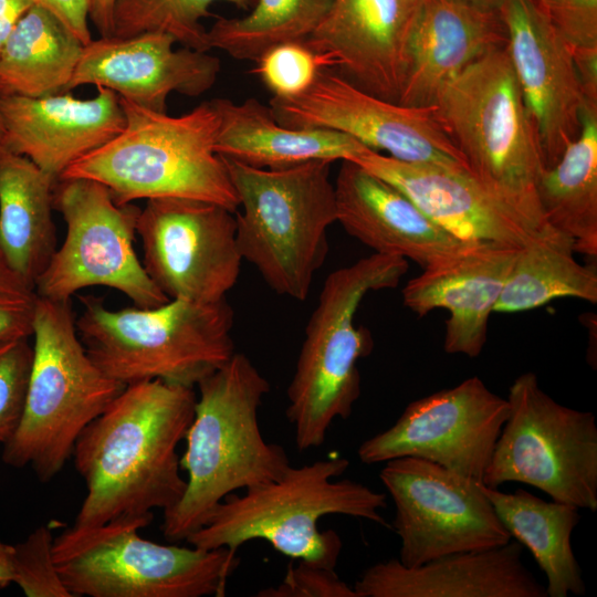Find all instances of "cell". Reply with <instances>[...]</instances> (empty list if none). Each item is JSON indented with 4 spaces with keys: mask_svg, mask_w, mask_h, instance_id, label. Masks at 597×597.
Returning <instances> with one entry per match:
<instances>
[{
    "mask_svg": "<svg viewBox=\"0 0 597 597\" xmlns=\"http://www.w3.org/2000/svg\"><path fill=\"white\" fill-rule=\"evenodd\" d=\"M195 388L159 379L127 385L78 436L72 452L86 485L73 527L148 517L186 489L177 447L193 419Z\"/></svg>",
    "mask_w": 597,
    "mask_h": 597,
    "instance_id": "obj_1",
    "label": "cell"
},
{
    "mask_svg": "<svg viewBox=\"0 0 597 597\" xmlns=\"http://www.w3.org/2000/svg\"><path fill=\"white\" fill-rule=\"evenodd\" d=\"M196 387L193 419L180 468L187 473L179 502L164 512L168 541L185 540L235 490L283 475L291 467L283 447L264 440L259 409L270 384L250 358L234 353Z\"/></svg>",
    "mask_w": 597,
    "mask_h": 597,
    "instance_id": "obj_2",
    "label": "cell"
},
{
    "mask_svg": "<svg viewBox=\"0 0 597 597\" xmlns=\"http://www.w3.org/2000/svg\"><path fill=\"white\" fill-rule=\"evenodd\" d=\"M348 467L342 457L291 465L243 495H227L186 541L202 549L238 552L244 543L263 540L287 557L335 569L342 540L333 530L322 532L320 519L341 514L389 527L380 514L387 506L385 493L348 479L334 480Z\"/></svg>",
    "mask_w": 597,
    "mask_h": 597,
    "instance_id": "obj_3",
    "label": "cell"
},
{
    "mask_svg": "<svg viewBox=\"0 0 597 597\" xmlns=\"http://www.w3.org/2000/svg\"><path fill=\"white\" fill-rule=\"evenodd\" d=\"M123 130L84 155L60 178L103 184L118 205L140 199L187 198L239 206L223 158L216 151L219 115L211 101L179 116L119 97Z\"/></svg>",
    "mask_w": 597,
    "mask_h": 597,
    "instance_id": "obj_4",
    "label": "cell"
},
{
    "mask_svg": "<svg viewBox=\"0 0 597 597\" xmlns=\"http://www.w3.org/2000/svg\"><path fill=\"white\" fill-rule=\"evenodd\" d=\"M434 111L468 171L532 227L555 231L541 210L537 186L546 165L506 44L448 82Z\"/></svg>",
    "mask_w": 597,
    "mask_h": 597,
    "instance_id": "obj_5",
    "label": "cell"
},
{
    "mask_svg": "<svg viewBox=\"0 0 597 597\" xmlns=\"http://www.w3.org/2000/svg\"><path fill=\"white\" fill-rule=\"evenodd\" d=\"M408 268L402 258L374 253L326 277L286 391L298 451L322 446L333 421L352 415L360 395L357 363L373 349L356 312L369 292L396 287Z\"/></svg>",
    "mask_w": 597,
    "mask_h": 597,
    "instance_id": "obj_6",
    "label": "cell"
},
{
    "mask_svg": "<svg viewBox=\"0 0 597 597\" xmlns=\"http://www.w3.org/2000/svg\"><path fill=\"white\" fill-rule=\"evenodd\" d=\"M238 197L237 244L277 294L304 301L336 222L331 161L265 169L223 158Z\"/></svg>",
    "mask_w": 597,
    "mask_h": 597,
    "instance_id": "obj_7",
    "label": "cell"
},
{
    "mask_svg": "<svg viewBox=\"0 0 597 597\" xmlns=\"http://www.w3.org/2000/svg\"><path fill=\"white\" fill-rule=\"evenodd\" d=\"M233 311L214 303L169 298L151 307L109 310L88 298L76 318L93 362L127 386L159 379L195 388L235 353Z\"/></svg>",
    "mask_w": 597,
    "mask_h": 597,
    "instance_id": "obj_8",
    "label": "cell"
},
{
    "mask_svg": "<svg viewBox=\"0 0 597 597\" xmlns=\"http://www.w3.org/2000/svg\"><path fill=\"white\" fill-rule=\"evenodd\" d=\"M32 337L24 409L14 434L3 444L2 461L31 467L40 481L48 482L72 457L85 427L126 386L107 376L87 354L71 300L39 296Z\"/></svg>",
    "mask_w": 597,
    "mask_h": 597,
    "instance_id": "obj_9",
    "label": "cell"
},
{
    "mask_svg": "<svg viewBox=\"0 0 597 597\" xmlns=\"http://www.w3.org/2000/svg\"><path fill=\"white\" fill-rule=\"evenodd\" d=\"M153 520L126 517L69 527L53 540V561L72 597L224 596L240 558L229 548L165 545L139 535Z\"/></svg>",
    "mask_w": 597,
    "mask_h": 597,
    "instance_id": "obj_10",
    "label": "cell"
},
{
    "mask_svg": "<svg viewBox=\"0 0 597 597\" xmlns=\"http://www.w3.org/2000/svg\"><path fill=\"white\" fill-rule=\"evenodd\" d=\"M509 416L482 484L534 486L553 501L597 510V426L590 411L563 406L527 371L514 379Z\"/></svg>",
    "mask_w": 597,
    "mask_h": 597,
    "instance_id": "obj_11",
    "label": "cell"
},
{
    "mask_svg": "<svg viewBox=\"0 0 597 597\" xmlns=\"http://www.w3.org/2000/svg\"><path fill=\"white\" fill-rule=\"evenodd\" d=\"M53 205L66 233L34 284L40 297L67 301L83 289L106 286L140 307L169 300L134 248L139 208L118 205L103 184L87 178H60Z\"/></svg>",
    "mask_w": 597,
    "mask_h": 597,
    "instance_id": "obj_12",
    "label": "cell"
},
{
    "mask_svg": "<svg viewBox=\"0 0 597 597\" xmlns=\"http://www.w3.org/2000/svg\"><path fill=\"white\" fill-rule=\"evenodd\" d=\"M379 478L394 502L398 561L407 567L511 540L481 482L416 457L386 461Z\"/></svg>",
    "mask_w": 597,
    "mask_h": 597,
    "instance_id": "obj_13",
    "label": "cell"
},
{
    "mask_svg": "<svg viewBox=\"0 0 597 597\" xmlns=\"http://www.w3.org/2000/svg\"><path fill=\"white\" fill-rule=\"evenodd\" d=\"M136 234L142 263L168 298L214 303L227 298L238 282L242 256L234 213L187 198L146 200Z\"/></svg>",
    "mask_w": 597,
    "mask_h": 597,
    "instance_id": "obj_14",
    "label": "cell"
},
{
    "mask_svg": "<svg viewBox=\"0 0 597 597\" xmlns=\"http://www.w3.org/2000/svg\"><path fill=\"white\" fill-rule=\"evenodd\" d=\"M269 107L286 127L337 130L404 161L465 167L434 106H406L380 98L331 67H323L303 93L272 97Z\"/></svg>",
    "mask_w": 597,
    "mask_h": 597,
    "instance_id": "obj_15",
    "label": "cell"
},
{
    "mask_svg": "<svg viewBox=\"0 0 597 597\" xmlns=\"http://www.w3.org/2000/svg\"><path fill=\"white\" fill-rule=\"evenodd\" d=\"M507 416L506 398L470 377L411 401L392 426L363 441L357 455L366 464L416 457L482 483Z\"/></svg>",
    "mask_w": 597,
    "mask_h": 597,
    "instance_id": "obj_16",
    "label": "cell"
},
{
    "mask_svg": "<svg viewBox=\"0 0 597 597\" xmlns=\"http://www.w3.org/2000/svg\"><path fill=\"white\" fill-rule=\"evenodd\" d=\"M499 13L510 61L549 168L580 132L584 98L573 53L537 0H504Z\"/></svg>",
    "mask_w": 597,
    "mask_h": 597,
    "instance_id": "obj_17",
    "label": "cell"
},
{
    "mask_svg": "<svg viewBox=\"0 0 597 597\" xmlns=\"http://www.w3.org/2000/svg\"><path fill=\"white\" fill-rule=\"evenodd\" d=\"M423 0H334L304 41L327 66L380 98L397 102L411 31Z\"/></svg>",
    "mask_w": 597,
    "mask_h": 597,
    "instance_id": "obj_18",
    "label": "cell"
},
{
    "mask_svg": "<svg viewBox=\"0 0 597 597\" xmlns=\"http://www.w3.org/2000/svg\"><path fill=\"white\" fill-rule=\"evenodd\" d=\"M352 161L396 187L428 218L460 240L522 248L536 239L561 234L532 227L494 198L463 166L409 163L369 148Z\"/></svg>",
    "mask_w": 597,
    "mask_h": 597,
    "instance_id": "obj_19",
    "label": "cell"
},
{
    "mask_svg": "<svg viewBox=\"0 0 597 597\" xmlns=\"http://www.w3.org/2000/svg\"><path fill=\"white\" fill-rule=\"evenodd\" d=\"M175 43L159 32L92 39L83 46L69 91L102 86L142 107L166 112L171 93L199 96L212 87L221 69L208 51L176 50Z\"/></svg>",
    "mask_w": 597,
    "mask_h": 597,
    "instance_id": "obj_20",
    "label": "cell"
},
{
    "mask_svg": "<svg viewBox=\"0 0 597 597\" xmlns=\"http://www.w3.org/2000/svg\"><path fill=\"white\" fill-rule=\"evenodd\" d=\"M96 88L97 94L86 100L67 92L0 97V144L60 179L70 165L106 144L125 126L119 96L106 87Z\"/></svg>",
    "mask_w": 597,
    "mask_h": 597,
    "instance_id": "obj_21",
    "label": "cell"
},
{
    "mask_svg": "<svg viewBox=\"0 0 597 597\" xmlns=\"http://www.w3.org/2000/svg\"><path fill=\"white\" fill-rule=\"evenodd\" d=\"M520 248L476 243L423 268L402 289L407 308L422 317L437 308L449 313L444 352L478 357L488 338V324Z\"/></svg>",
    "mask_w": 597,
    "mask_h": 597,
    "instance_id": "obj_22",
    "label": "cell"
},
{
    "mask_svg": "<svg viewBox=\"0 0 597 597\" xmlns=\"http://www.w3.org/2000/svg\"><path fill=\"white\" fill-rule=\"evenodd\" d=\"M336 222L375 253L422 269L476 243L458 239L428 218L406 195L352 160H342L334 182Z\"/></svg>",
    "mask_w": 597,
    "mask_h": 597,
    "instance_id": "obj_23",
    "label": "cell"
},
{
    "mask_svg": "<svg viewBox=\"0 0 597 597\" xmlns=\"http://www.w3.org/2000/svg\"><path fill=\"white\" fill-rule=\"evenodd\" d=\"M357 597H547L522 561V545L448 554L415 567L379 562L356 580Z\"/></svg>",
    "mask_w": 597,
    "mask_h": 597,
    "instance_id": "obj_24",
    "label": "cell"
},
{
    "mask_svg": "<svg viewBox=\"0 0 597 597\" xmlns=\"http://www.w3.org/2000/svg\"><path fill=\"white\" fill-rule=\"evenodd\" d=\"M506 44L500 13L464 0H423L398 103L431 107L442 87L488 51Z\"/></svg>",
    "mask_w": 597,
    "mask_h": 597,
    "instance_id": "obj_25",
    "label": "cell"
},
{
    "mask_svg": "<svg viewBox=\"0 0 597 597\" xmlns=\"http://www.w3.org/2000/svg\"><path fill=\"white\" fill-rule=\"evenodd\" d=\"M212 103L219 115L216 151L247 166L281 169L316 160H353L367 149L337 130L283 126L256 98Z\"/></svg>",
    "mask_w": 597,
    "mask_h": 597,
    "instance_id": "obj_26",
    "label": "cell"
},
{
    "mask_svg": "<svg viewBox=\"0 0 597 597\" xmlns=\"http://www.w3.org/2000/svg\"><path fill=\"white\" fill-rule=\"evenodd\" d=\"M59 179L0 144V252L33 285L54 254Z\"/></svg>",
    "mask_w": 597,
    "mask_h": 597,
    "instance_id": "obj_27",
    "label": "cell"
},
{
    "mask_svg": "<svg viewBox=\"0 0 597 597\" xmlns=\"http://www.w3.org/2000/svg\"><path fill=\"white\" fill-rule=\"evenodd\" d=\"M511 538L525 546L544 572L547 597L582 596L586 593L570 536L580 520L579 509L545 501L526 490L504 493L482 485Z\"/></svg>",
    "mask_w": 597,
    "mask_h": 597,
    "instance_id": "obj_28",
    "label": "cell"
},
{
    "mask_svg": "<svg viewBox=\"0 0 597 597\" xmlns=\"http://www.w3.org/2000/svg\"><path fill=\"white\" fill-rule=\"evenodd\" d=\"M537 197L546 223L573 242L574 252L597 255V107L583 103L580 132L546 168Z\"/></svg>",
    "mask_w": 597,
    "mask_h": 597,
    "instance_id": "obj_29",
    "label": "cell"
},
{
    "mask_svg": "<svg viewBox=\"0 0 597 597\" xmlns=\"http://www.w3.org/2000/svg\"><path fill=\"white\" fill-rule=\"evenodd\" d=\"M83 46L56 15L34 4L0 50V97L69 92Z\"/></svg>",
    "mask_w": 597,
    "mask_h": 597,
    "instance_id": "obj_30",
    "label": "cell"
},
{
    "mask_svg": "<svg viewBox=\"0 0 597 597\" xmlns=\"http://www.w3.org/2000/svg\"><path fill=\"white\" fill-rule=\"evenodd\" d=\"M573 253V242L561 234L520 248L494 312L530 311L564 297L596 303V266L580 264Z\"/></svg>",
    "mask_w": 597,
    "mask_h": 597,
    "instance_id": "obj_31",
    "label": "cell"
},
{
    "mask_svg": "<svg viewBox=\"0 0 597 597\" xmlns=\"http://www.w3.org/2000/svg\"><path fill=\"white\" fill-rule=\"evenodd\" d=\"M334 0H255L240 18H220L207 30L208 49L256 62L274 45L305 41L323 22Z\"/></svg>",
    "mask_w": 597,
    "mask_h": 597,
    "instance_id": "obj_32",
    "label": "cell"
},
{
    "mask_svg": "<svg viewBox=\"0 0 597 597\" xmlns=\"http://www.w3.org/2000/svg\"><path fill=\"white\" fill-rule=\"evenodd\" d=\"M255 0H116L114 35L129 38L159 32L171 35L185 48L209 51L207 29L201 20L210 15L214 2L250 10Z\"/></svg>",
    "mask_w": 597,
    "mask_h": 597,
    "instance_id": "obj_33",
    "label": "cell"
},
{
    "mask_svg": "<svg viewBox=\"0 0 597 597\" xmlns=\"http://www.w3.org/2000/svg\"><path fill=\"white\" fill-rule=\"evenodd\" d=\"M328 67L324 59L304 41L272 46L256 61L254 72L273 97H293L307 90L318 72Z\"/></svg>",
    "mask_w": 597,
    "mask_h": 597,
    "instance_id": "obj_34",
    "label": "cell"
},
{
    "mask_svg": "<svg viewBox=\"0 0 597 597\" xmlns=\"http://www.w3.org/2000/svg\"><path fill=\"white\" fill-rule=\"evenodd\" d=\"M50 526H39L13 545V584L28 597H72L53 561Z\"/></svg>",
    "mask_w": 597,
    "mask_h": 597,
    "instance_id": "obj_35",
    "label": "cell"
},
{
    "mask_svg": "<svg viewBox=\"0 0 597 597\" xmlns=\"http://www.w3.org/2000/svg\"><path fill=\"white\" fill-rule=\"evenodd\" d=\"M33 348L29 338L0 348V443L14 434L24 409Z\"/></svg>",
    "mask_w": 597,
    "mask_h": 597,
    "instance_id": "obj_36",
    "label": "cell"
},
{
    "mask_svg": "<svg viewBox=\"0 0 597 597\" xmlns=\"http://www.w3.org/2000/svg\"><path fill=\"white\" fill-rule=\"evenodd\" d=\"M39 295L0 252V348L32 336Z\"/></svg>",
    "mask_w": 597,
    "mask_h": 597,
    "instance_id": "obj_37",
    "label": "cell"
},
{
    "mask_svg": "<svg viewBox=\"0 0 597 597\" xmlns=\"http://www.w3.org/2000/svg\"><path fill=\"white\" fill-rule=\"evenodd\" d=\"M572 51L597 49V0H537Z\"/></svg>",
    "mask_w": 597,
    "mask_h": 597,
    "instance_id": "obj_38",
    "label": "cell"
},
{
    "mask_svg": "<svg viewBox=\"0 0 597 597\" xmlns=\"http://www.w3.org/2000/svg\"><path fill=\"white\" fill-rule=\"evenodd\" d=\"M258 597H357L354 588L343 582L335 569L300 561L290 564L284 579L274 587L258 591Z\"/></svg>",
    "mask_w": 597,
    "mask_h": 597,
    "instance_id": "obj_39",
    "label": "cell"
},
{
    "mask_svg": "<svg viewBox=\"0 0 597 597\" xmlns=\"http://www.w3.org/2000/svg\"><path fill=\"white\" fill-rule=\"evenodd\" d=\"M54 15L85 45L92 40L88 28L90 0H34Z\"/></svg>",
    "mask_w": 597,
    "mask_h": 597,
    "instance_id": "obj_40",
    "label": "cell"
},
{
    "mask_svg": "<svg viewBox=\"0 0 597 597\" xmlns=\"http://www.w3.org/2000/svg\"><path fill=\"white\" fill-rule=\"evenodd\" d=\"M584 103L597 107V49L572 51Z\"/></svg>",
    "mask_w": 597,
    "mask_h": 597,
    "instance_id": "obj_41",
    "label": "cell"
},
{
    "mask_svg": "<svg viewBox=\"0 0 597 597\" xmlns=\"http://www.w3.org/2000/svg\"><path fill=\"white\" fill-rule=\"evenodd\" d=\"M34 0H0V50Z\"/></svg>",
    "mask_w": 597,
    "mask_h": 597,
    "instance_id": "obj_42",
    "label": "cell"
},
{
    "mask_svg": "<svg viewBox=\"0 0 597 597\" xmlns=\"http://www.w3.org/2000/svg\"><path fill=\"white\" fill-rule=\"evenodd\" d=\"M116 0H90L88 19L101 36L114 35V9Z\"/></svg>",
    "mask_w": 597,
    "mask_h": 597,
    "instance_id": "obj_43",
    "label": "cell"
},
{
    "mask_svg": "<svg viewBox=\"0 0 597 597\" xmlns=\"http://www.w3.org/2000/svg\"><path fill=\"white\" fill-rule=\"evenodd\" d=\"M13 583V545L0 541V588Z\"/></svg>",
    "mask_w": 597,
    "mask_h": 597,
    "instance_id": "obj_44",
    "label": "cell"
},
{
    "mask_svg": "<svg viewBox=\"0 0 597 597\" xmlns=\"http://www.w3.org/2000/svg\"><path fill=\"white\" fill-rule=\"evenodd\" d=\"M484 10L499 12L504 0H464Z\"/></svg>",
    "mask_w": 597,
    "mask_h": 597,
    "instance_id": "obj_45",
    "label": "cell"
},
{
    "mask_svg": "<svg viewBox=\"0 0 597 597\" xmlns=\"http://www.w3.org/2000/svg\"><path fill=\"white\" fill-rule=\"evenodd\" d=\"M1 138H2V126H1V119H0V142H1Z\"/></svg>",
    "mask_w": 597,
    "mask_h": 597,
    "instance_id": "obj_46",
    "label": "cell"
}]
</instances>
